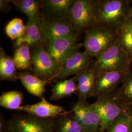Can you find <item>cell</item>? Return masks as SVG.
<instances>
[{
    "label": "cell",
    "mask_w": 132,
    "mask_h": 132,
    "mask_svg": "<svg viewBox=\"0 0 132 132\" xmlns=\"http://www.w3.org/2000/svg\"><path fill=\"white\" fill-rule=\"evenodd\" d=\"M130 5L128 0H96L97 24L117 33L129 17Z\"/></svg>",
    "instance_id": "obj_1"
},
{
    "label": "cell",
    "mask_w": 132,
    "mask_h": 132,
    "mask_svg": "<svg viewBox=\"0 0 132 132\" xmlns=\"http://www.w3.org/2000/svg\"><path fill=\"white\" fill-rule=\"evenodd\" d=\"M96 98L94 103L90 105L100 117V132H106L110 125L120 116L132 111V107L119 96L118 88L112 93Z\"/></svg>",
    "instance_id": "obj_2"
},
{
    "label": "cell",
    "mask_w": 132,
    "mask_h": 132,
    "mask_svg": "<svg viewBox=\"0 0 132 132\" xmlns=\"http://www.w3.org/2000/svg\"><path fill=\"white\" fill-rule=\"evenodd\" d=\"M84 32L83 46L85 51L93 58L99 56L118 39V34L115 31L98 24L87 29Z\"/></svg>",
    "instance_id": "obj_3"
},
{
    "label": "cell",
    "mask_w": 132,
    "mask_h": 132,
    "mask_svg": "<svg viewBox=\"0 0 132 132\" xmlns=\"http://www.w3.org/2000/svg\"><path fill=\"white\" fill-rule=\"evenodd\" d=\"M92 65L96 72H100L131 70L132 62L118 38L112 46L95 58Z\"/></svg>",
    "instance_id": "obj_4"
},
{
    "label": "cell",
    "mask_w": 132,
    "mask_h": 132,
    "mask_svg": "<svg viewBox=\"0 0 132 132\" xmlns=\"http://www.w3.org/2000/svg\"><path fill=\"white\" fill-rule=\"evenodd\" d=\"M31 48L33 74L50 82L54 81L60 71V66L44 46Z\"/></svg>",
    "instance_id": "obj_5"
},
{
    "label": "cell",
    "mask_w": 132,
    "mask_h": 132,
    "mask_svg": "<svg viewBox=\"0 0 132 132\" xmlns=\"http://www.w3.org/2000/svg\"><path fill=\"white\" fill-rule=\"evenodd\" d=\"M96 0H76L68 21L81 32L97 24Z\"/></svg>",
    "instance_id": "obj_6"
},
{
    "label": "cell",
    "mask_w": 132,
    "mask_h": 132,
    "mask_svg": "<svg viewBox=\"0 0 132 132\" xmlns=\"http://www.w3.org/2000/svg\"><path fill=\"white\" fill-rule=\"evenodd\" d=\"M11 132H53L52 118H40L28 113H14L9 119Z\"/></svg>",
    "instance_id": "obj_7"
},
{
    "label": "cell",
    "mask_w": 132,
    "mask_h": 132,
    "mask_svg": "<svg viewBox=\"0 0 132 132\" xmlns=\"http://www.w3.org/2000/svg\"><path fill=\"white\" fill-rule=\"evenodd\" d=\"M131 70L96 72L93 97L108 94L117 89V86L122 84Z\"/></svg>",
    "instance_id": "obj_8"
},
{
    "label": "cell",
    "mask_w": 132,
    "mask_h": 132,
    "mask_svg": "<svg viewBox=\"0 0 132 132\" xmlns=\"http://www.w3.org/2000/svg\"><path fill=\"white\" fill-rule=\"evenodd\" d=\"M46 40L61 38H77L80 33L68 19L41 17Z\"/></svg>",
    "instance_id": "obj_9"
},
{
    "label": "cell",
    "mask_w": 132,
    "mask_h": 132,
    "mask_svg": "<svg viewBox=\"0 0 132 132\" xmlns=\"http://www.w3.org/2000/svg\"><path fill=\"white\" fill-rule=\"evenodd\" d=\"M83 46L77 38H61L47 40L44 46L59 65L68 57L79 51Z\"/></svg>",
    "instance_id": "obj_10"
},
{
    "label": "cell",
    "mask_w": 132,
    "mask_h": 132,
    "mask_svg": "<svg viewBox=\"0 0 132 132\" xmlns=\"http://www.w3.org/2000/svg\"><path fill=\"white\" fill-rule=\"evenodd\" d=\"M93 58L86 51L75 53L60 64V73L55 80H64L68 76L79 74L93 63Z\"/></svg>",
    "instance_id": "obj_11"
},
{
    "label": "cell",
    "mask_w": 132,
    "mask_h": 132,
    "mask_svg": "<svg viewBox=\"0 0 132 132\" xmlns=\"http://www.w3.org/2000/svg\"><path fill=\"white\" fill-rule=\"evenodd\" d=\"M25 25L26 29L23 35L15 41V47L23 43L28 44L30 47L44 46L47 40L44 35L41 17L35 20L28 19Z\"/></svg>",
    "instance_id": "obj_12"
},
{
    "label": "cell",
    "mask_w": 132,
    "mask_h": 132,
    "mask_svg": "<svg viewBox=\"0 0 132 132\" xmlns=\"http://www.w3.org/2000/svg\"><path fill=\"white\" fill-rule=\"evenodd\" d=\"M71 110L76 113L83 132H100L101 120L99 114L88 102L76 103Z\"/></svg>",
    "instance_id": "obj_13"
},
{
    "label": "cell",
    "mask_w": 132,
    "mask_h": 132,
    "mask_svg": "<svg viewBox=\"0 0 132 132\" xmlns=\"http://www.w3.org/2000/svg\"><path fill=\"white\" fill-rule=\"evenodd\" d=\"M76 0L40 1L41 17L49 18L68 19Z\"/></svg>",
    "instance_id": "obj_14"
},
{
    "label": "cell",
    "mask_w": 132,
    "mask_h": 132,
    "mask_svg": "<svg viewBox=\"0 0 132 132\" xmlns=\"http://www.w3.org/2000/svg\"><path fill=\"white\" fill-rule=\"evenodd\" d=\"M41 99L40 102L35 104L22 106L19 111L43 118H54L66 111L65 109L61 106L48 102L45 97Z\"/></svg>",
    "instance_id": "obj_15"
},
{
    "label": "cell",
    "mask_w": 132,
    "mask_h": 132,
    "mask_svg": "<svg viewBox=\"0 0 132 132\" xmlns=\"http://www.w3.org/2000/svg\"><path fill=\"white\" fill-rule=\"evenodd\" d=\"M96 71L92 64L79 75L76 94L78 97L77 103H87L88 98L93 97Z\"/></svg>",
    "instance_id": "obj_16"
},
{
    "label": "cell",
    "mask_w": 132,
    "mask_h": 132,
    "mask_svg": "<svg viewBox=\"0 0 132 132\" xmlns=\"http://www.w3.org/2000/svg\"><path fill=\"white\" fill-rule=\"evenodd\" d=\"M52 129L53 132H83L78 118L71 110L52 118Z\"/></svg>",
    "instance_id": "obj_17"
},
{
    "label": "cell",
    "mask_w": 132,
    "mask_h": 132,
    "mask_svg": "<svg viewBox=\"0 0 132 132\" xmlns=\"http://www.w3.org/2000/svg\"><path fill=\"white\" fill-rule=\"evenodd\" d=\"M17 76L28 93L41 99L44 97L46 86L49 81L42 80L28 71L17 72Z\"/></svg>",
    "instance_id": "obj_18"
},
{
    "label": "cell",
    "mask_w": 132,
    "mask_h": 132,
    "mask_svg": "<svg viewBox=\"0 0 132 132\" xmlns=\"http://www.w3.org/2000/svg\"><path fill=\"white\" fill-rule=\"evenodd\" d=\"M79 75L75 76L68 79L57 81L52 86L51 100H59L76 94Z\"/></svg>",
    "instance_id": "obj_19"
},
{
    "label": "cell",
    "mask_w": 132,
    "mask_h": 132,
    "mask_svg": "<svg viewBox=\"0 0 132 132\" xmlns=\"http://www.w3.org/2000/svg\"><path fill=\"white\" fill-rule=\"evenodd\" d=\"M17 67L13 57L10 56L2 47L0 48V79L16 81L19 80Z\"/></svg>",
    "instance_id": "obj_20"
},
{
    "label": "cell",
    "mask_w": 132,
    "mask_h": 132,
    "mask_svg": "<svg viewBox=\"0 0 132 132\" xmlns=\"http://www.w3.org/2000/svg\"><path fill=\"white\" fill-rule=\"evenodd\" d=\"M13 58L17 70L33 71L31 48L28 44L23 43L16 47Z\"/></svg>",
    "instance_id": "obj_21"
},
{
    "label": "cell",
    "mask_w": 132,
    "mask_h": 132,
    "mask_svg": "<svg viewBox=\"0 0 132 132\" xmlns=\"http://www.w3.org/2000/svg\"><path fill=\"white\" fill-rule=\"evenodd\" d=\"M20 12L26 15L28 19L35 20L41 17L40 1L38 0H10Z\"/></svg>",
    "instance_id": "obj_22"
},
{
    "label": "cell",
    "mask_w": 132,
    "mask_h": 132,
    "mask_svg": "<svg viewBox=\"0 0 132 132\" xmlns=\"http://www.w3.org/2000/svg\"><path fill=\"white\" fill-rule=\"evenodd\" d=\"M117 33L119 42L132 63V22L130 15Z\"/></svg>",
    "instance_id": "obj_23"
},
{
    "label": "cell",
    "mask_w": 132,
    "mask_h": 132,
    "mask_svg": "<svg viewBox=\"0 0 132 132\" xmlns=\"http://www.w3.org/2000/svg\"><path fill=\"white\" fill-rule=\"evenodd\" d=\"M24 100L23 94L14 90L3 93L0 96V106L12 110H19Z\"/></svg>",
    "instance_id": "obj_24"
},
{
    "label": "cell",
    "mask_w": 132,
    "mask_h": 132,
    "mask_svg": "<svg viewBox=\"0 0 132 132\" xmlns=\"http://www.w3.org/2000/svg\"><path fill=\"white\" fill-rule=\"evenodd\" d=\"M106 132H132V112L124 113L113 122Z\"/></svg>",
    "instance_id": "obj_25"
},
{
    "label": "cell",
    "mask_w": 132,
    "mask_h": 132,
    "mask_svg": "<svg viewBox=\"0 0 132 132\" xmlns=\"http://www.w3.org/2000/svg\"><path fill=\"white\" fill-rule=\"evenodd\" d=\"M26 29V25L22 19L15 18L11 20L6 24L5 31L6 35L12 41L16 40L23 35Z\"/></svg>",
    "instance_id": "obj_26"
},
{
    "label": "cell",
    "mask_w": 132,
    "mask_h": 132,
    "mask_svg": "<svg viewBox=\"0 0 132 132\" xmlns=\"http://www.w3.org/2000/svg\"><path fill=\"white\" fill-rule=\"evenodd\" d=\"M118 94L122 99L132 107V71L128 73L120 88Z\"/></svg>",
    "instance_id": "obj_27"
},
{
    "label": "cell",
    "mask_w": 132,
    "mask_h": 132,
    "mask_svg": "<svg viewBox=\"0 0 132 132\" xmlns=\"http://www.w3.org/2000/svg\"><path fill=\"white\" fill-rule=\"evenodd\" d=\"M0 132H11L9 120H7L2 112L0 113Z\"/></svg>",
    "instance_id": "obj_28"
},
{
    "label": "cell",
    "mask_w": 132,
    "mask_h": 132,
    "mask_svg": "<svg viewBox=\"0 0 132 132\" xmlns=\"http://www.w3.org/2000/svg\"><path fill=\"white\" fill-rule=\"evenodd\" d=\"M10 0H1L0 1V10L4 12H8L11 9V6L9 3Z\"/></svg>",
    "instance_id": "obj_29"
},
{
    "label": "cell",
    "mask_w": 132,
    "mask_h": 132,
    "mask_svg": "<svg viewBox=\"0 0 132 132\" xmlns=\"http://www.w3.org/2000/svg\"><path fill=\"white\" fill-rule=\"evenodd\" d=\"M131 3H132V4L130 5V8L129 10V15H130V19L131 20L132 22V0L131 1Z\"/></svg>",
    "instance_id": "obj_30"
}]
</instances>
